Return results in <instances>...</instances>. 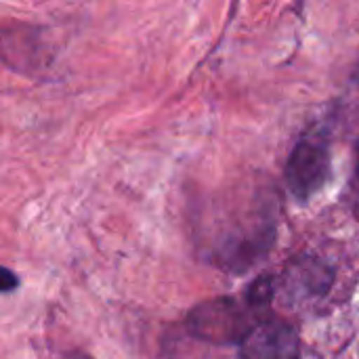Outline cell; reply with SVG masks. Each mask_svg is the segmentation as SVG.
<instances>
[{
    "mask_svg": "<svg viewBox=\"0 0 359 359\" xmlns=\"http://www.w3.org/2000/svg\"><path fill=\"white\" fill-rule=\"evenodd\" d=\"M19 288V278L15 271L6 269V267H0V294H8V292H15Z\"/></svg>",
    "mask_w": 359,
    "mask_h": 359,
    "instance_id": "7",
    "label": "cell"
},
{
    "mask_svg": "<svg viewBox=\"0 0 359 359\" xmlns=\"http://www.w3.org/2000/svg\"><path fill=\"white\" fill-rule=\"evenodd\" d=\"M48 44L44 42L38 27L13 25L0 29V61L13 69L34 74L50 63Z\"/></svg>",
    "mask_w": 359,
    "mask_h": 359,
    "instance_id": "4",
    "label": "cell"
},
{
    "mask_svg": "<svg viewBox=\"0 0 359 359\" xmlns=\"http://www.w3.org/2000/svg\"><path fill=\"white\" fill-rule=\"evenodd\" d=\"M330 177L328 137L320 130L303 135L290 151L286 164V183L299 202H307L326 185Z\"/></svg>",
    "mask_w": 359,
    "mask_h": 359,
    "instance_id": "3",
    "label": "cell"
},
{
    "mask_svg": "<svg viewBox=\"0 0 359 359\" xmlns=\"http://www.w3.org/2000/svg\"><path fill=\"white\" fill-rule=\"evenodd\" d=\"M276 233V221L265 210L221 221L208 236L210 263L227 273H244L269 255Z\"/></svg>",
    "mask_w": 359,
    "mask_h": 359,
    "instance_id": "1",
    "label": "cell"
},
{
    "mask_svg": "<svg viewBox=\"0 0 359 359\" xmlns=\"http://www.w3.org/2000/svg\"><path fill=\"white\" fill-rule=\"evenodd\" d=\"M65 359H93L88 353H82V351H74V353H67Z\"/></svg>",
    "mask_w": 359,
    "mask_h": 359,
    "instance_id": "8",
    "label": "cell"
},
{
    "mask_svg": "<svg viewBox=\"0 0 359 359\" xmlns=\"http://www.w3.org/2000/svg\"><path fill=\"white\" fill-rule=\"evenodd\" d=\"M240 359H301L299 334L288 322L265 320L240 343Z\"/></svg>",
    "mask_w": 359,
    "mask_h": 359,
    "instance_id": "5",
    "label": "cell"
},
{
    "mask_svg": "<svg viewBox=\"0 0 359 359\" xmlns=\"http://www.w3.org/2000/svg\"><path fill=\"white\" fill-rule=\"evenodd\" d=\"M334 282V271L318 257H299L284 273L282 286L290 301L322 299Z\"/></svg>",
    "mask_w": 359,
    "mask_h": 359,
    "instance_id": "6",
    "label": "cell"
},
{
    "mask_svg": "<svg viewBox=\"0 0 359 359\" xmlns=\"http://www.w3.org/2000/svg\"><path fill=\"white\" fill-rule=\"evenodd\" d=\"M185 322L198 341L210 345H233L242 343L265 320L252 311L244 299L217 297L196 305L187 313Z\"/></svg>",
    "mask_w": 359,
    "mask_h": 359,
    "instance_id": "2",
    "label": "cell"
}]
</instances>
